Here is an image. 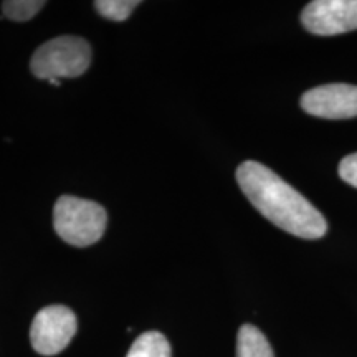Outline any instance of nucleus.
<instances>
[{"label":"nucleus","mask_w":357,"mask_h":357,"mask_svg":"<svg viewBox=\"0 0 357 357\" xmlns=\"http://www.w3.org/2000/svg\"><path fill=\"white\" fill-rule=\"evenodd\" d=\"M137 6H139L137 0H98L95 2L98 13L114 22L126 20Z\"/></svg>","instance_id":"9d476101"},{"label":"nucleus","mask_w":357,"mask_h":357,"mask_svg":"<svg viewBox=\"0 0 357 357\" xmlns=\"http://www.w3.org/2000/svg\"><path fill=\"white\" fill-rule=\"evenodd\" d=\"M236 182L253 207L281 230L306 240L321 238L328 230L323 213L263 164H240Z\"/></svg>","instance_id":"f257e3e1"},{"label":"nucleus","mask_w":357,"mask_h":357,"mask_svg":"<svg viewBox=\"0 0 357 357\" xmlns=\"http://www.w3.org/2000/svg\"><path fill=\"white\" fill-rule=\"evenodd\" d=\"M91 63V47L86 40L73 35L53 38L33 53L30 68L40 79L82 77Z\"/></svg>","instance_id":"7ed1b4c3"},{"label":"nucleus","mask_w":357,"mask_h":357,"mask_svg":"<svg viewBox=\"0 0 357 357\" xmlns=\"http://www.w3.org/2000/svg\"><path fill=\"white\" fill-rule=\"evenodd\" d=\"M77 329V316L70 307L61 305L47 306L35 316L30 328V342L38 354L55 356L66 349Z\"/></svg>","instance_id":"20e7f679"},{"label":"nucleus","mask_w":357,"mask_h":357,"mask_svg":"<svg viewBox=\"0 0 357 357\" xmlns=\"http://www.w3.org/2000/svg\"><path fill=\"white\" fill-rule=\"evenodd\" d=\"M236 357H275V354L260 329L243 324L236 337Z\"/></svg>","instance_id":"0eeeda50"},{"label":"nucleus","mask_w":357,"mask_h":357,"mask_svg":"<svg viewBox=\"0 0 357 357\" xmlns=\"http://www.w3.org/2000/svg\"><path fill=\"white\" fill-rule=\"evenodd\" d=\"M108 215L93 200L61 195L53 208V227L61 240L73 247H89L105 235Z\"/></svg>","instance_id":"f03ea898"},{"label":"nucleus","mask_w":357,"mask_h":357,"mask_svg":"<svg viewBox=\"0 0 357 357\" xmlns=\"http://www.w3.org/2000/svg\"><path fill=\"white\" fill-rule=\"evenodd\" d=\"M301 22L314 35H339L357 29V0H314L305 7Z\"/></svg>","instance_id":"39448f33"},{"label":"nucleus","mask_w":357,"mask_h":357,"mask_svg":"<svg viewBox=\"0 0 357 357\" xmlns=\"http://www.w3.org/2000/svg\"><path fill=\"white\" fill-rule=\"evenodd\" d=\"M45 7L42 0H7L2 3V12L7 19L15 22H26L33 19Z\"/></svg>","instance_id":"1a4fd4ad"},{"label":"nucleus","mask_w":357,"mask_h":357,"mask_svg":"<svg viewBox=\"0 0 357 357\" xmlns=\"http://www.w3.org/2000/svg\"><path fill=\"white\" fill-rule=\"evenodd\" d=\"M339 176L347 184L357 189V153L346 155L339 164Z\"/></svg>","instance_id":"9b49d317"},{"label":"nucleus","mask_w":357,"mask_h":357,"mask_svg":"<svg viewBox=\"0 0 357 357\" xmlns=\"http://www.w3.org/2000/svg\"><path fill=\"white\" fill-rule=\"evenodd\" d=\"M48 83H52V84H55V86H58V83H60V79H50V82Z\"/></svg>","instance_id":"f8f14e48"},{"label":"nucleus","mask_w":357,"mask_h":357,"mask_svg":"<svg viewBox=\"0 0 357 357\" xmlns=\"http://www.w3.org/2000/svg\"><path fill=\"white\" fill-rule=\"evenodd\" d=\"M126 357H171V344L164 334L149 331L132 342Z\"/></svg>","instance_id":"6e6552de"},{"label":"nucleus","mask_w":357,"mask_h":357,"mask_svg":"<svg viewBox=\"0 0 357 357\" xmlns=\"http://www.w3.org/2000/svg\"><path fill=\"white\" fill-rule=\"evenodd\" d=\"M301 108L316 118H354L357 116V86L346 83L316 86L301 96Z\"/></svg>","instance_id":"423d86ee"}]
</instances>
